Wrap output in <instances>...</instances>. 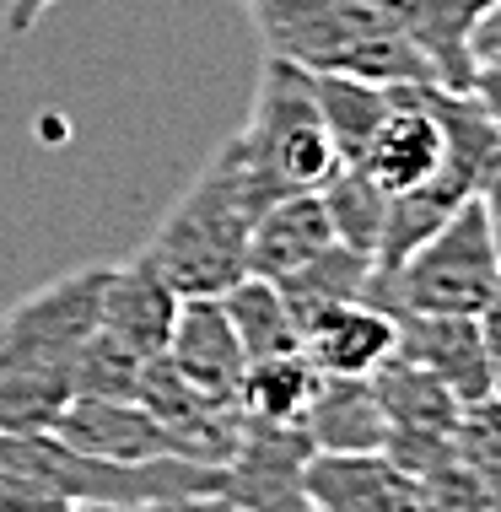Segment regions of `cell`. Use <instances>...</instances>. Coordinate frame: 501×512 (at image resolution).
I'll use <instances>...</instances> for the list:
<instances>
[{
  "label": "cell",
  "mask_w": 501,
  "mask_h": 512,
  "mask_svg": "<svg viewBox=\"0 0 501 512\" xmlns=\"http://www.w3.org/2000/svg\"><path fill=\"white\" fill-rule=\"evenodd\" d=\"M334 243L340 238H334V221L318 200V189L281 195L248 232V275L254 281H286L291 270H302Z\"/></svg>",
  "instance_id": "7c38bea8"
},
{
  "label": "cell",
  "mask_w": 501,
  "mask_h": 512,
  "mask_svg": "<svg viewBox=\"0 0 501 512\" xmlns=\"http://www.w3.org/2000/svg\"><path fill=\"white\" fill-rule=\"evenodd\" d=\"M394 345H399L394 313L378 308L372 297L340 302V308L318 313L302 329V351L324 378H372L383 362H394Z\"/></svg>",
  "instance_id": "8fae6325"
},
{
  "label": "cell",
  "mask_w": 501,
  "mask_h": 512,
  "mask_svg": "<svg viewBox=\"0 0 501 512\" xmlns=\"http://www.w3.org/2000/svg\"><path fill=\"white\" fill-rule=\"evenodd\" d=\"M313 389H318V367L308 362V351L264 356V362L243 367L238 410H243V421L302 426V415H308V405H313Z\"/></svg>",
  "instance_id": "9a60e30c"
},
{
  "label": "cell",
  "mask_w": 501,
  "mask_h": 512,
  "mask_svg": "<svg viewBox=\"0 0 501 512\" xmlns=\"http://www.w3.org/2000/svg\"><path fill=\"white\" fill-rule=\"evenodd\" d=\"M302 432L318 453H383L388 421L378 410V394H372V378H324L318 372Z\"/></svg>",
  "instance_id": "4fadbf2b"
},
{
  "label": "cell",
  "mask_w": 501,
  "mask_h": 512,
  "mask_svg": "<svg viewBox=\"0 0 501 512\" xmlns=\"http://www.w3.org/2000/svg\"><path fill=\"white\" fill-rule=\"evenodd\" d=\"M399 345L394 356L410 367L431 372L458 405H480L496 394V367L485 356V340L475 329V318L458 313H394Z\"/></svg>",
  "instance_id": "52a82bcc"
},
{
  "label": "cell",
  "mask_w": 501,
  "mask_h": 512,
  "mask_svg": "<svg viewBox=\"0 0 501 512\" xmlns=\"http://www.w3.org/2000/svg\"><path fill=\"white\" fill-rule=\"evenodd\" d=\"M221 313H227L232 335H238L248 362H264V356H286V351H302V329L291 308L281 302L270 281H254L243 275L232 292H221Z\"/></svg>",
  "instance_id": "2e32d148"
},
{
  "label": "cell",
  "mask_w": 501,
  "mask_h": 512,
  "mask_svg": "<svg viewBox=\"0 0 501 512\" xmlns=\"http://www.w3.org/2000/svg\"><path fill=\"white\" fill-rule=\"evenodd\" d=\"M270 205L275 195L254 178L238 141L227 135L216 157L189 178L184 195L167 205L141 259L178 297H221L248 275V232Z\"/></svg>",
  "instance_id": "6da1fadb"
},
{
  "label": "cell",
  "mask_w": 501,
  "mask_h": 512,
  "mask_svg": "<svg viewBox=\"0 0 501 512\" xmlns=\"http://www.w3.org/2000/svg\"><path fill=\"white\" fill-rule=\"evenodd\" d=\"M496 405H501V378H496Z\"/></svg>",
  "instance_id": "f546056e"
},
{
  "label": "cell",
  "mask_w": 501,
  "mask_h": 512,
  "mask_svg": "<svg viewBox=\"0 0 501 512\" xmlns=\"http://www.w3.org/2000/svg\"><path fill=\"white\" fill-rule=\"evenodd\" d=\"M178 297L146 259L108 270L103 286V308H97V335L114 340L119 351H130L135 362H157L173 340V318H178Z\"/></svg>",
  "instance_id": "9c48e42d"
},
{
  "label": "cell",
  "mask_w": 501,
  "mask_h": 512,
  "mask_svg": "<svg viewBox=\"0 0 501 512\" xmlns=\"http://www.w3.org/2000/svg\"><path fill=\"white\" fill-rule=\"evenodd\" d=\"M54 437L76 453L108 464H151V459H184V442L135 399H71Z\"/></svg>",
  "instance_id": "ba28073f"
},
{
  "label": "cell",
  "mask_w": 501,
  "mask_h": 512,
  "mask_svg": "<svg viewBox=\"0 0 501 512\" xmlns=\"http://www.w3.org/2000/svg\"><path fill=\"white\" fill-rule=\"evenodd\" d=\"M141 372H146V362H135L130 351H119L114 340H103L92 329V340L81 345L71 362V389H76V399H135Z\"/></svg>",
  "instance_id": "ffe728a7"
},
{
  "label": "cell",
  "mask_w": 501,
  "mask_h": 512,
  "mask_svg": "<svg viewBox=\"0 0 501 512\" xmlns=\"http://www.w3.org/2000/svg\"><path fill=\"white\" fill-rule=\"evenodd\" d=\"M167 362L189 383V389L221 399V405H238V383H243V345L232 335L221 297H184L173 318V340H167Z\"/></svg>",
  "instance_id": "30bf717a"
},
{
  "label": "cell",
  "mask_w": 501,
  "mask_h": 512,
  "mask_svg": "<svg viewBox=\"0 0 501 512\" xmlns=\"http://www.w3.org/2000/svg\"><path fill=\"white\" fill-rule=\"evenodd\" d=\"M189 512H238V507H227V502H221V496H211V502H194Z\"/></svg>",
  "instance_id": "83f0119b"
},
{
  "label": "cell",
  "mask_w": 501,
  "mask_h": 512,
  "mask_svg": "<svg viewBox=\"0 0 501 512\" xmlns=\"http://www.w3.org/2000/svg\"><path fill=\"white\" fill-rule=\"evenodd\" d=\"M108 270L114 265L71 270L0 313V372H71L76 351L97 329Z\"/></svg>",
  "instance_id": "5b68a950"
},
{
  "label": "cell",
  "mask_w": 501,
  "mask_h": 512,
  "mask_svg": "<svg viewBox=\"0 0 501 512\" xmlns=\"http://www.w3.org/2000/svg\"><path fill=\"white\" fill-rule=\"evenodd\" d=\"M453 453H458V464L501 502V405H496V394L480 399V405H464L458 432H453Z\"/></svg>",
  "instance_id": "44dd1931"
},
{
  "label": "cell",
  "mask_w": 501,
  "mask_h": 512,
  "mask_svg": "<svg viewBox=\"0 0 501 512\" xmlns=\"http://www.w3.org/2000/svg\"><path fill=\"white\" fill-rule=\"evenodd\" d=\"M469 98L485 108V119H491L496 135H501V54H480V60H475V76H469Z\"/></svg>",
  "instance_id": "7402d4cb"
},
{
  "label": "cell",
  "mask_w": 501,
  "mask_h": 512,
  "mask_svg": "<svg viewBox=\"0 0 501 512\" xmlns=\"http://www.w3.org/2000/svg\"><path fill=\"white\" fill-rule=\"evenodd\" d=\"M372 259L356 254V248L334 243L324 248L318 259H308L302 270H291L286 281H270L275 292H281V302L291 308V318H297V329H308L318 313L340 308V302H361L372 292Z\"/></svg>",
  "instance_id": "5bb4252c"
},
{
  "label": "cell",
  "mask_w": 501,
  "mask_h": 512,
  "mask_svg": "<svg viewBox=\"0 0 501 512\" xmlns=\"http://www.w3.org/2000/svg\"><path fill=\"white\" fill-rule=\"evenodd\" d=\"M151 512H189V507H151Z\"/></svg>",
  "instance_id": "f1b7e54d"
},
{
  "label": "cell",
  "mask_w": 501,
  "mask_h": 512,
  "mask_svg": "<svg viewBox=\"0 0 501 512\" xmlns=\"http://www.w3.org/2000/svg\"><path fill=\"white\" fill-rule=\"evenodd\" d=\"M60 0H6V38H27Z\"/></svg>",
  "instance_id": "d4e9b609"
},
{
  "label": "cell",
  "mask_w": 501,
  "mask_h": 512,
  "mask_svg": "<svg viewBox=\"0 0 501 512\" xmlns=\"http://www.w3.org/2000/svg\"><path fill=\"white\" fill-rule=\"evenodd\" d=\"M475 329H480V340H485V356H491V367H496V378H501V275H496L491 297L480 302V313H475Z\"/></svg>",
  "instance_id": "cb8c5ba5"
},
{
  "label": "cell",
  "mask_w": 501,
  "mask_h": 512,
  "mask_svg": "<svg viewBox=\"0 0 501 512\" xmlns=\"http://www.w3.org/2000/svg\"><path fill=\"white\" fill-rule=\"evenodd\" d=\"M318 200H324V211L334 221V238L345 248H356V254H367V259L378 254L383 221H388V195L356 168V162H340V168L324 178Z\"/></svg>",
  "instance_id": "ac0fdd59"
},
{
  "label": "cell",
  "mask_w": 501,
  "mask_h": 512,
  "mask_svg": "<svg viewBox=\"0 0 501 512\" xmlns=\"http://www.w3.org/2000/svg\"><path fill=\"white\" fill-rule=\"evenodd\" d=\"M496 243H491V221L485 205L469 200L453 221H442L431 238L415 248L399 270L372 275V302L388 313H458L475 318L480 302L496 286Z\"/></svg>",
  "instance_id": "277c9868"
},
{
  "label": "cell",
  "mask_w": 501,
  "mask_h": 512,
  "mask_svg": "<svg viewBox=\"0 0 501 512\" xmlns=\"http://www.w3.org/2000/svg\"><path fill=\"white\" fill-rule=\"evenodd\" d=\"M76 502H60L49 491L17 486V480H0V512H71Z\"/></svg>",
  "instance_id": "603a6c76"
},
{
  "label": "cell",
  "mask_w": 501,
  "mask_h": 512,
  "mask_svg": "<svg viewBox=\"0 0 501 512\" xmlns=\"http://www.w3.org/2000/svg\"><path fill=\"white\" fill-rule=\"evenodd\" d=\"M71 372H0V432L44 437L71 410Z\"/></svg>",
  "instance_id": "d6986e66"
},
{
  "label": "cell",
  "mask_w": 501,
  "mask_h": 512,
  "mask_svg": "<svg viewBox=\"0 0 501 512\" xmlns=\"http://www.w3.org/2000/svg\"><path fill=\"white\" fill-rule=\"evenodd\" d=\"M313 442L302 426H264L243 421L238 448L221 464V502L238 512H313L308 464Z\"/></svg>",
  "instance_id": "8992f818"
},
{
  "label": "cell",
  "mask_w": 501,
  "mask_h": 512,
  "mask_svg": "<svg viewBox=\"0 0 501 512\" xmlns=\"http://www.w3.org/2000/svg\"><path fill=\"white\" fill-rule=\"evenodd\" d=\"M480 54H501V0L485 11L480 27H475V60H480Z\"/></svg>",
  "instance_id": "484cf974"
},
{
  "label": "cell",
  "mask_w": 501,
  "mask_h": 512,
  "mask_svg": "<svg viewBox=\"0 0 501 512\" xmlns=\"http://www.w3.org/2000/svg\"><path fill=\"white\" fill-rule=\"evenodd\" d=\"M232 141H238L243 162L275 200L302 195V189H324V178L340 168L313 76L286 60H270V54H264L254 108H248L243 130Z\"/></svg>",
  "instance_id": "3957f363"
},
{
  "label": "cell",
  "mask_w": 501,
  "mask_h": 512,
  "mask_svg": "<svg viewBox=\"0 0 501 512\" xmlns=\"http://www.w3.org/2000/svg\"><path fill=\"white\" fill-rule=\"evenodd\" d=\"M313 92H318V108H324L334 157L361 162L367 141L388 119V87H378V81H356V76H313Z\"/></svg>",
  "instance_id": "e0dca14e"
},
{
  "label": "cell",
  "mask_w": 501,
  "mask_h": 512,
  "mask_svg": "<svg viewBox=\"0 0 501 512\" xmlns=\"http://www.w3.org/2000/svg\"><path fill=\"white\" fill-rule=\"evenodd\" d=\"M480 205H485V221H491V243H496V265H501V173L480 189Z\"/></svg>",
  "instance_id": "4316f807"
},
{
  "label": "cell",
  "mask_w": 501,
  "mask_h": 512,
  "mask_svg": "<svg viewBox=\"0 0 501 512\" xmlns=\"http://www.w3.org/2000/svg\"><path fill=\"white\" fill-rule=\"evenodd\" d=\"M270 60L308 76H356L378 87L431 81L415 44L378 0H243Z\"/></svg>",
  "instance_id": "7a4b0ae2"
}]
</instances>
